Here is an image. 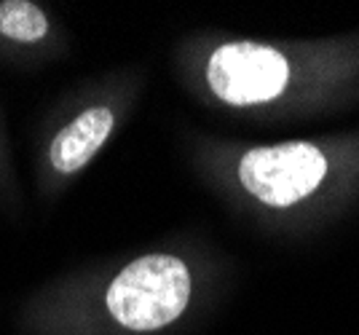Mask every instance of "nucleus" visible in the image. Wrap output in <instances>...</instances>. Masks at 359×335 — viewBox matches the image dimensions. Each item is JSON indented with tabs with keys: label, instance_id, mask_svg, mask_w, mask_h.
Masks as SVG:
<instances>
[{
	"label": "nucleus",
	"instance_id": "1",
	"mask_svg": "<svg viewBox=\"0 0 359 335\" xmlns=\"http://www.w3.org/2000/svg\"><path fill=\"white\" fill-rule=\"evenodd\" d=\"M191 301L188 266L175 255L132 260L107 287L110 317L126 330L150 333L177 320Z\"/></svg>",
	"mask_w": 359,
	"mask_h": 335
},
{
	"label": "nucleus",
	"instance_id": "2",
	"mask_svg": "<svg viewBox=\"0 0 359 335\" xmlns=\"http://www.w3.org/2000/svg\"><path fill=\"white\" fill-rule=\"evenodd\" d=\"M327 175V158L311 142L263 145L241 156L239 180L269 207H292L311 196Z\"/></svg>",
	"mask_w": 359,
	"mask_h": 335
},
{
	"label": "nucleus",
	"instance_id": "3",
	"mask_svg": "<svg viewBox=\"0 0 359 335\" xmlns=\"http://www.w3.org/2000/svg\"><path fill=\"white\" fill-rule=\"evenodd\" d=\"M290 81L285 54L263 43L236 41L212 51L207 62V83L217 100L250 107L276 100Z\"/></svg>",
	"mask_w": 359,
	"mask_h": 335
},
{
	"label": "nucleus",
	"instance_id": "4",
	"mask_svg": "<svg viewBox=\"0 0 359 335\" xmlns=\"http://www.w3.org/2000/svg\"><path fill=\"white\" fill-rule=\"evenodd\" d=\"M116 116L110 107H89L75 121H70L48 145V161L51 169L60 175H73L83 169L97 151L105 145L113 132Z\"/></svg>",
	"mask_w": 359,
	"mask_h": 335
},
{
	"label": "nucleus",
	"instance_id": "5",
	"mask_svg": "<svg viewBox=\"0 0 359 335\" xmlns=\"http://www.w3.org/2000/svg\"><path fill=\"white\" fill-rule=\"evenodd\" d=\"M48 19L30 0H3L0 3V35L16 43H35L46 38Z\"/></svg>",
	"mask_w": 359,
	"mask_h": 335
}]
</instances>
